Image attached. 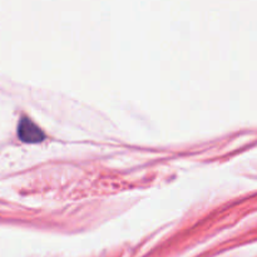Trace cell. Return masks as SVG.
Segmentation results:
<instances>
[{"mask_svg":"<svg viewBox=\"0 0 257 257\" xmlns=\"http://www.w3.org/2000/svg\"><path fill=\"white\" fill-rule=\"evenodd\" d=\"M18 138L27 145H38L47 138L42 128L28 115H22L17 127Z\"/></svg>","mask_w":257,"mask_h":257,"instance_id":"1","label":"cell"}]
</instances>
